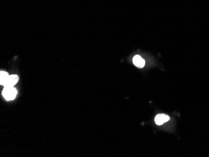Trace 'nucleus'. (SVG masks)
I'll use <instances>...</instances> for the list:
<instances>
[{"mask_svg": "<svg viewBox=\"0 0 209 157\" xmlns=\"http://www.w3.org/2000/svg\"><path fill=\"white\" fill-rule=\"evenodd\" d=\"M2 95L8 101H11L15 98L17 95V91L14 87H6L3 90Z\"/></svg>", "mask_w": 209, "mask_h": 157, "instance_id": "obj_1", "label": "nucleus"}, {"mask_svg": "<svg viewBox=\"0 0 209 157\" xmlns=\"http://www.w3.org/2000/svg\"><path fill=\"white\" fill-rule=\"evenodd\" d=\"M19 81V77L16 75H10L8 77V79L6 81L5 83L4 84L3 86L5 87H14L18 81Z\"/></svg>", "mask_w": 209, "mask_h": 157, "instance_id": "obj_2", "label": "nucleus"}, {"mask_svg": "<svg viewBox=\"0 0 209 157\" xmlns=\"http://www.w3.org/2000/svg\"><path fill=\"white\" fill-rule=\"evenodd\" d=\"M170 117L165 114H159L156 116L155 122L157 125H162L164 123L169 121Z\"/></svg>", "mask_w": 209, "mask_h": 157, "instance_id": "obj_3", "label": "nucleus"}, {"mask_svg": "<svg viewBox=\"0 0 209 157\" xmlns=\"http://www.w3.org/2000/svg\"><path fill=\"white\" fill-rule=\"evenodd\" d=\"M133 62L135 65L140 68H143L145 66V61L139 55H136L133 59Z\"/></svg>", "mask_w": 209, "mask_h": 157, "instance_id": "obj_4", "label": "nucleus"}, {"mask_svg": "<svg viewBox=\"0 0 209 157\" xmlns=\"http://www.w3.org/2000/svg\"><path fill=\"white\" fill-rule=\"evenodd\" d=\"M9 76L10 75H8V73L5 71H2L0 72V84L2 85H4V84L8 79Z\"/></svg>", "mask_w": 209, "mask_h": 157, "instance_id": "obj_5", "label": "nucleus"}]
</instances>
